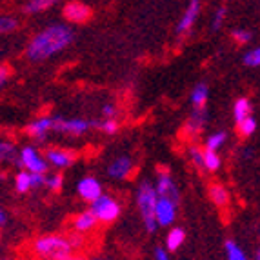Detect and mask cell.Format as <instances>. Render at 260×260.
Here are the masks:
<instances>
[{
  "instance_id": "obj_1",
  "label": "cell",
  "mask_w": 260,
  "mask_h": 260,
  "mask_svg": "<svg viewBox=\"0 0 260 260\" xmlns=\"http://www.w3.org/2000/svg\"><path fill=\"white\" fill-rule=\"evenodd\" d=\"M75 40V31L66 24H51L44 31L37 33L26 49V55L31 62L48 60L56 53L70 48Z\"/></svg>"
},
{
  "instance_id": "obj_2",
  "label": "cell",
  "mask_w": 260,
  "mask_h": 260,
  "mask_svg": "<svg viewBox=\"0 0 260 260\" xmlns=\"http://www.w3.org/2000/svg\"><path fill=\"white\" fill-rule=\"evenodd\" d=\"M158 193H156L155 184L149 180H142L137 191V206H139L140 217H142V224L146 231L155 233L158 228V220H156V204H158Z\"/></svg>"
},
{
  "instance_id": "obj_3",
  "label": "cell",
  "mask_w": 260,
  "mask_h": 260,
  "mask_svg": "<svg viewBox=\"0 0 260 260\" xmlns=\"http://www.w3.org/2000/svg\"><path fill=\"white\" fill-rule=\"evenodd\" d=\"M33 251L46 260H66L73 255L75 246L71 242V237L62 235H44L33 244Z\"/></svg>"
},
{
  "instance_id": "obj_4",
  "label": "cell",
  "mask_w": 260,
  "mask_h": 260,
  "mask_svg": "<svg viewBox=\"0 0 260 260\" xmlns=\"http://www.w3.org/2000/svg\"><path fill=\"white\" fill-rule=\"evenodd\" d=\"M99 120H86V118H64L62 115H55L53 117V131L56 133L71 135V137H80V135L87 133L93 127H99Z\"/></svg>"
},
{
  "instance_id": "obj_5",
  "label": "cell",
  "mask_w": 260,
  "mask_h": 260,
  "mask_svg": "<svg viewBox=\"0 0 260 260\" xmlns=\"http://www.w3.org/2000/svg\"><path fill=\"white\" fill-rule=\"evenodd\" d=\"M18 169H26L29 173H48L49 162L46 160V156H42L33 146H26L20 149V156L15 162Z\"/></svg>"
},
{
  "instance_id": "obj_6",
  "label": "cell",
  "mask_w": 260,
  "mask_h": 260,
  "mask_svg": "<svg viewBox=\"0 0 260 260\" xmlns=\"http://www.w3.org/2000/svg\"><path fill=\"white\" fill-rule=\"evenodd\" d=\"M91 211L95 213V217L99 218V222L109 224V222H115L120 217L122 208L117 199H113L109 195H102L91 204Z\"/></svg>"
},
{
  "instance_id": "obj_7",
  "label": "cell",
  "mask_w": 260,
  "mask_h": 260,
  "mask_svg": "<svg viewBox=\"0 0 260 260\" xmlns=\"http://www.w3.org/2000/svg\"><path fill=\"white\" fill-rule=\"evenodd\" d=\"M155 187H156V193H158L160 199H169L178 204L180 193H178V187H177V184H175L173 177H171L168 171H160V173H158Z\"/></svg>"
},
{
  "instance_id": "obj_8",
  "label": "cell",
  "mask_w": 260,
  "mask_h": 260,
  "mask_svg": "<svg viewBox=\"0 0 260 260\" xmlns=\"http://www.w3.org/2000/svg\"><path fill=\"white\" fill-rule=\"evenodd\" d=\"M77 191H78V195H80V199L86 200V202H91V204L96 199H100V197L104 195V193H102V186H100V182L95 177L80 178L77 184Z\"/></svg>"
},
{
  "instance_id": "obj_9",
  "label": "cell",
  "mask_w": 260,
  "mask_h": 260,
  "mask_svg": "<svg viewBox=\"0 0 260 260\" xmlns=\"http://www.w3.org/2000/svg\"><path fill=\"white\" fill-rule=\"evenodd\" d=\"M200 13V0H189L186 11H184L182 18L177 24V35H184V33H189L191 27L195 26L197 18Z\"/></svg>"
},
{
  "instance_id": "obj_10",
  "label": "cell",
  "mask_w": 260,
  "mask_h": 260,
  "mask_svg": "<svg viewBox=\"0 0 260 260\" xmlns=\"http://www.w3.org/2000/svg\"><path fill=\"white\" fill-rule=\"evenodd\" d=\"M177 218V202L169 199H158V204H156V220L158 225L162 228H168L171 225Z\"/></svg>"
},
{
  "instance_id": "obj_11",
  "label": "cell",
  "mask_w": 260,
  "mask_h": 260,
  "mask_svg": "<svg viewBox=\"0 0 260 260\" xmlns=\"http://www.w3.org/2000/svg\"><path fill=\"white\" fill-rule=\"evenodd\" d=\"M26 131H27V135L33 137L35 140L44 142V140L48 139L49 131H53V117H40V118H37V120L29 122Z\"/></svg>"
},
{
  "instance_id": "obj_12",
  "label": "cell",
  "mask_w": 260,
  "mask_h": 260,
  "mask_svg": "<svg viewBox=\"0 0 260 260\" xmlns=\"http://www.w3.org/2000/svg\"><path fill=\"white\" fill-rule=\"evenodd\" d=\"M133 169V160L127 155H122L108 166V175L115 180H124Z\"/></svg>"
},
{
  "instance_id": "obj_13",
  "label": "cell",
  "mask_w": 260,
  "mask_h": 260,
  "mask_svg": "<svg viewBox=\"0 0 260 260\" xmlns=\"http://www.w3.org/2000/svg\"><path fill=\"white\" fill-rule=\"evenodd\" d=\"M91 11L87 6H84L82 2H70V4L64 6V17L66 20L75 22V24H82L89 18Z\"/></svg>"
},
{
  "instance_id": "obj_14",
  "label": "cell",
  "mask_w": 260,
  "mask_h": 260,
  "mask_svg": "<svg viewBox=\"0 0 260 260\" xmlns=\"http://www.w3.org/2000/svg\"><path fill=\"white\" fill-rule=\"evenodd\" d=\"M46 160L49 162V166H55L58 169L70 168L75 160V155L71 151H66V149H48L46 151Z\"/></svg>"
},
{
  "instance_id": "obj_15",
  "label": "cell",
  "mask_w": 260,
  "mask_h": 260,
  "mask_svg": "<svg viewBox=\"0 0 260 260\" xmlns=\"http://www.w3.org/2000/svg\"><path fill=\"white\" fill-rule=\"evenodd\" d=\"M96 222H99V218L95 217V213H93L91 209H89V211H82L73 218V230H75V233H78V235L89 233V231L95 230Z\"/></svg>"
},
{
  "instance_id": "obj_16",
  "label": "cell",
  "mask_w": 260,
  "mask_h": 260,
  "mask_svg": "<svg viewBox=\"0 0 260 260\" xmlns=\"http://www.w3.org/2000/svg\"><path fill=\"white\" fill-rule=\"evenodd\" d=\"M206 124H208V109H193V115L186 122V133L199 135L206 127Z\"/></svg>"
},
{
  "instance_id": "obj_17",
  "label": "cell",
  "mask_w": 260,
  "mask_h": 260,
  "mask_svg": "<svg viewBox=\"0 0 260 260\" xmlns=\"http://www.w3.org/2000/svg\"><path fill=\"white\" fill-rule=\"evenodd\" d=\"M208 99H209L208 84L199 82L195 87H193V91H191V104H193V108L195 109H202V108H206Z\"/></svg>"
},
{
  "instance_id": "obj_18",
  "label": "cell",
  "mask_w": 260,
  "mask_h": 260,
  "mask_svg": "<svg viewBox=\"0 0 260 260\" xmlns=\"http://www.w3.org/2000/svg\"><path fill=\"white\" fill-rule=\"evenodd\" d=\"M209 199L218 208H224V206L230 204V193L222 184H211L209 186Z\"/></svg>"
},
{
  "instance_id": "obj_19",
  "label": "cell",
  "mask_w": 260,
  "mask_h": 260,
  "mask_svg": "<svg viewBox=\"0 0 260 260\" xmlns=\"http://www.w3.org/2000/svg\"><path fill=\"white\" fill-rule=\"evenodd\" d=\"M233 117L237 124L244 122L247 117H251V102H249L246 96L237 99V102H235V106H233Z\"/></svg>"
},
{
  "instance_id": "obj_20",
  "label": "cell",
  "mask_w": 260,
  "mask_h": 260,
  "mask_svg": "<svg viewBox=\"0 0 260 260\" xmlns=\"http://www.w3.org/2000/svg\"><path fill=\"white\" fill-rule=\"evenodd\" d=\"M184 240H186V231L182 228H171V231L166 237V247L168 251H177L178 247L182 246Z\"/></svg>"
},
{
  "instance_id": "obj_21",
  "label": "cell",
  "mask_w": 260,
  "mask_h": 260,
  "mask_svg": "<svg viewBox=\"0 0 260 260\" xmlns=\"http://www.w3.org/2000/svg\"><path fill=\"white\" fill-rule=\"evenodd\" d=\"M224 249H225V260H249L246 253H244V249L235 240H225Z\"/></svg>"
},
{
  "instance_id": "obj_22",
  "label": "cell",
  "mask_w": 260,
  "mask_h": 260,
  "mask_svg": "<svg viewBox=\"0 0 260 260\" xmlns=\"http://www.w3.org/2000/svg\"><path fill=\"white\" fill-rule=\"evenodd\" d=\"M56 2H58V0H29V2L26 4V8H24V11L29 15L42 13V11H46V9L53 8Z\"/></svg>"
},
{
  "instance_id": "obj_23",
  "label": "cell",
  "mask_w": 260,
  "mask_h": 260,
  "mask_svg": "<svg viewBox=\"0 0 260 260\" xmlns=\"http://www.w3.org/2000/svg\"><path fill=\"white\" fill-rule=\"evenodd\" d=\"M15 189H17L18 193H26V191L33 189V186H31V173L29 171L22 169V171H18V173L15 175Z\"/></svg>"
},
{
  "instance_id": "obj_24",
  "label": "cell",
  "mask_w": 260,
  "mask_h": 260,
  "mask_svg": "<svg viewBox=\"0 0 260 260\" xmlns=\"http://www.w3.org/2000/svg\"><path fill=\"white\" fill-rule=\"evenodd\" d=\"M228 140V133L225 131H215L213 135H209L208 140H206V149H211V151H218Z\"/></svg>"
},
{
  "instance_id": "obj_25",
  "label": "cell",
  "mask_w": 260,
  "mask_h": 260,
  "mask_svg": "<svg viewBox=\"0 0 260 260\" xmlns=\"http://www.w3.org/2000/svg\"><path fill=\"white\" fill-rule=\"evenodd\" d=\"M18 156H20V151H17V148H15L13 144L11 142H2L0 144V158H2V160L4 162H17L18 160Z\"/></svg>"
},
{
  "instance_id": "obj_26",
  "label": "cell",
  "mask_w": 260,
  "mask_h": 260,
  "mask_svg": "<svg viewBox=\"0 0 260 260\" xmlns=\"http://www.w3.org/2000/svg\"><path fill=\"white\" fill-rule=\"evenodd\" d=\"M189 158L197 169L204 171L206 169V156H204V151H202L199 146H191L189 148Z\"/></svg>"
},
{
  "instance_id": "obj_27",
  "label": "cell",
  "mask_w": 260,
  "mask_h": 260,
  "mask_svg": "<svg viewBox=\"0 0 260 260\" xmlns=\"http://www.w3.org/2000/svg\"><path fill=\"white\" fill-rule=\"evenodd\" d=\"M204 156H206V169L208 171H218L222 166L220 156L218 151H211V149H204Z\"/></svg>"
},
{
  "instance_id": "obj_28",
  "label": "cell",
  "mask_w": 260,
  "mask_h": 260,
  "mask_svg": "<svg viewBox=\"0 0 260 260\" xmlns=\"http://www.w3.org/2000/svg\"><path fill=\"white\" fill-rule=\"evenodd\" d=\"M255 129H256V120L253 117H247L246 120L239 124V133L242 137H251L255 133Z\"/></svg>"
},
{
  "instance_id": "obj_29",
  "label": "cell",
  "mask_w": 260,
  "mask_h": 260,
  "mask_svg": "<svg viewBox=\"0 0 260 260\" xmlns=\"http://www.w3.org/2000/svg\"><path fill=\"white\" fill-rule=\"evenodd\" d=\"M18 27V20L15 17H8V15H4V17L0 18V33H11V31H15Z\"/></svg>"
},
{
  "instance_id": "obj_30",
  "label": "cell",
  "mask_w": 260,
  "mask_h": 260,
  "mask_svg": "<svg viewBox=\"0 0 260 260\" xmlns=\"http://www.w3.org/2000/svg\"><path fill=\"white\" fill-rule=\"evenodd\" d=\"M244 64L249 66V68H258L260 66V46L251 51H247L244 55Z\"/></svg>"
},
{
  "instance_id": "obj_31",
  "label": "cell",
  "mask_w": 260,
  "mask_h": 260,
  "mask_svg": "<svg viewBox=\"0 0 260 260\" xmlns=\"http://www.w3.org/2000/svg\"><path fill=\"white\" fill-rule=\"evenodd\" d=\"M231 37L235 39V42H239V44H247V42H251V39H253L251 31L244 29V27H237V29H233L231 31Z\"/></svg>"
},
{
  "instance_id": "obj_32",
  "label": "cell",
  "mask_w": 260,
  "mask_h": 260,
  "mask_svg": "<svg viewBox=\"0 0 260 260\" xmlns=\"http://www.w3.org/2000/svg\"><path fill=\"white\" fill-rule=\"evenodd\" d=\"M99 129L106 135H115L118 129V122L115 118H106V120H100Z\"/></svg>"
},
{
  "instance_id": "obj_33",
  "label": "cell",
  "mask_w": 260,
  "mask_h": 260,
  "mask_svg": "<svg viewBox=\"0 0 260 260\" xmlns=\"http://www.w3.org/2000/svg\"><path fill=\"white\" fill-rule=\"evenodd\" d=\"M62 184H64V178H62L60 173L55 175H48V180H46V187L51 191H60Z\"/></svg>"
},
{
  "instance_id": "obj_34",
  "label": "cell",
  "mask_w": 260,
  "mask_h": 260,
  "mask_svg": "<svg viewBox=\"0 0 260 260\" xmlns=\"http://www.w3.org/2000/svg\"><path fill=\"white\" fill-rule=\"evenodd\" d=\"M224 18H225V8L222 6V8H218L217 11H215V17H213V22H211V29L213 31L220 29L222 24H224Z\"/></svg>"
},
{
  "instance_id": "obj_35",
  "label": "cell",
  "mask_w": 260,
  "mask_h": 260,
  "mask_svg": "<svg viewBox=\"0 0 260 260\" xmlns=\"http://www.w3.org/2000/svg\"><path fill=\"white\" fill-rule=\"evenodd\" d=\"M46 180H48V175L46 173H31V186H33V189L46 187Z\"/></svg>"
},
{
  "instance_id": "obj_36",
  "label": "cell",
  "mask_w": 260,
  "mask_h": 260,
  "mask_svg": "<svg viewBox=\"0 0 260 260\" xmlns=\"http://www.w3.org/2000/svg\"><path fill=\"white\" fill-rule=\"evenodd\" d=\"M153 258L155 260H169V253H168V247H155V251H153Z\"/></svg>"
},
{
  "instance_id": "obj_37",
  "label": "cell",
  "mask_w": 260,
  "mask_h": 260,
  "mask_svg": "<svg viewBox=\"0 0 260 260\" xmlns=\"http://www.w3.org/2000/svg\"><path fill=\"white\" fill-rule=\"evenodd\" d=\"M102 115H104V118H115L117 117V108L113 104H104L102 106Z\"/></svg>"
},
{
  "instance_id": "obj_38",
  "label": "cell",
  "mask_w": 260,
  "mask_h": 260,
  "mask_svg": "<svg viewBox=\"0 0 260 260\" xmlns=\"http://www.w3.org/2000/svg\"><path fill=\"white\" fill-rule=\"evenodd\" d=\"M6 78H8V68L2 66V68H0V84H2V86L6 84Z\"/></svg>"
},
{
  "instance_id": "obj_39",
  "label": "cell",
  "mask_w": 260,
  "mask_h": 260,
  "mask_svg": "<svg viewBox=\"0 0 260 260\" xmlns=\"http://www.w3.org/2000/svg\"><path fill=\"white\" fill-rule=\"evenodd\" d=\"M6 222H8V213H6L4 209H2V211H0V225H2V228H4V225H6Z\"/></svg>"
},
{
  "instance_id": "obj_40",
  "label": "cell",
  "mask_w": 260,
  "mask_h": 260,
  "mask_svg": "<svg viewBox=\"0 0 260 260\" xmlns=\"http://www.w3.org/2000/svg\"><path fill=\"white\" fill-rule=\"evenodd\" d=\"M66 260H84L82 256H75V255H71V256H68Z\"/></svg>"
},
{
  "instance_id": "obj_41",
  "label": "cell",
  "mask_w": 260,
  "mask_h": 260,
  "mask_svg": "<svg viewBox=\"0 0 260 260\" xmlns=\"http://www.w3.org/2000/svg\"><path fill=\"white\" fill-rule=\"evenodd\" d=\"M255 260H260V249L256 251V255H255Z\"/></svg>"
},
{
  "instance_id": "obj_42",
  "label": "cell",
  "mask_w": 260,
  "mask_h": 260,
  "mask_svg": "<svg viewBox=\"0 0 260 260\" xmlns=\"http://www.w3.org/2000/svg\"><path fill=\"white\" fill-rule=\"evenodd\" d=\"M93 260H106V258H93Z\"/></svg>"
}]
</instances>
